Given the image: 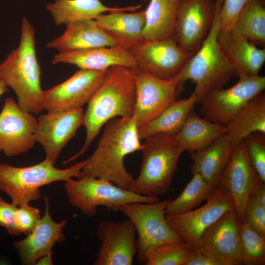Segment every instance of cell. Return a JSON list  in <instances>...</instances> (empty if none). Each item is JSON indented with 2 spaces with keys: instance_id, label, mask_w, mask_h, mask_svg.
<instances>
[{
  "instance_id": "8",
  "label": "cell",
  "mask_w": 265,
  "mask_h": 265,
  "mask_svg": "<svg viewBox=\"0 0 265 265\" xmlns=\"http://www.w3.org/2000/svg\"><path fill=\"white\" fill-rule=\"evenodd\" d=\"M169 200L130 203L119 210L135 227L138 235L137 260L141 264L145 265L151 253L158 246L172 241H185L166 219L165 210Z\"/></svg>"
},
{
  "instance_id": "1",
  "label": "cell",
  "mask_w": 265,
  "mask_h": 265,
  "mask_svg": "<svg viewBox=\"0 0 265 265\" xmlns=\"http://www.w3.org/2000/svg\"><path fill=\"white\" fill-rule=\"evenodd\" d=\"M105 125L97 148L85 160L82 176L104 179L130 190L134 179L126 170L124 159L141 151L143 146L135 118L133 115L117 117Z\"/></svg>"
},
{
  "instance_id": "18",
  "label": "cell",
  "mask_w": 265,
  "mask_h": 265,
  "mask_svg": "<svg viewBox=\"0 0 265 265\" xmlns=\"http://www.w3.org/2000/svg\"><path fill=\"white\" fill-rule=\"evenodd\" d=\"M239 226L237 213L234 208L207 231L195 251L217 259L224 265H243Z\"/></svg>"
},
{
  "instance_id": "26",
  "label": "cell",
  "mask_w": 265,
  "mask_h": 265,
  "mask_svg": "<svg viewBox=\"0 0 265 265\" xmlns=\"http://www.w3.org/2000/svg\"><path fill=\"white\" fill-rule=\"evenodd\" d=\"M141 5L126 7H107L100 0H54L46 8L51 13L55 25H67L84 20H95L106 12L135 11Z\"/></svg>"
},
{
  "instance_id": "38",
  "label": "cell",
  "mask_w": 265,
  "mask_h": 265,
  "mask_svg": "<svg viewBox=\"0 0 265 265\" xmlns=\"http://www.w3.org/2000/svg\"><path fill=\"white\" fill-rule=\"evenodd\" d=\"M249 0H223L220 28L231 29L237 17Z\"/></svg>"
},
{
  "instance_id": "2",
  "label": "cell",
  "mask_w": 265,
  "mask_h": 265,
  "mask_svg": "<svg viewBox=\"0 0 265 265\" xmlns=\"http://www.w3.org/2000/svg\"><path fill=\"white\" fill-rule=\"evenodd\" d=\"M135 98L132 69L120 66L108 68L103 82L91 97L83 113L85 142L80 150L63 163L82 156L107 122L117 117L132 116Z\"/></svg>"
},
{
  "instance_id": "6",
  "label": "cell",
  "mask_w": 265,
  "mask_h": 265,
  "mask_svg": "<svg viewBox=\"0 0 265 265\" xmlns=\"http://www.w3.org/2000/svg\"><path fill=\"white\" fill-rule=\"evenodd\" d=\"M138 176L130 191L158 197L170 188L179 159L184 150L174 136L155 135L144 139Z\"/></svg>"
},
{
  "instance_id": "25",
  "label": "cell",
  "mask_w": 265,
  "mask_h": 265,
  "mask_svg": "<svg viewBox=\"0 0 265 265\" xmlns=\"http://www.w3.org/2000/svg\"><path fill=\"white\" fill-rule=\"evenodd\" d=\"M95 20L118 45L129 49L144 39L142 31L145 24V10L132 13L111 11L100 14Z\"/></svg>"
},
{
  "instance_id": "30",
  "label": "cell",
  "mask_w": 265,
  "mask_h": 265,
  "mask_svg": "<svg viewBox=\"0 0 265 265\" xmlns=\"http://www.w3.org/2000/svg\"><path fill=\"white\" fill-rule=\"evenodd\" d=\"M179 0H150L145 11L142 31L144 39L161 40L173 38Z\"/></svg>"
},
{
  "instance_id": "16",
  "label": "cell",
  "mask_w": 265,
  "mask_h": 265,
  "mask_svg": "<svg viewBox=\"0 0 265 265\" xmlns=\"http://www.w3.org/2000/svg\"><path fill=\"white\" fill-rule=\"evenodd\" d=\"M136 231L130 220L99 223L97 235L101 246L94 265H131L138 251Z\"/></svg>"
},
{
  "instance_id": "31",
  "label": "cell",
  "mask_w": 265,
  "mask_h": 265,
  "mask_svg": "<svg viewBox=\"0 0 265 265\" xmlns=\"http://www.w3.org/2000/svg\"><path fill=\"white\" fill-rule=\"evenodd\" d=\"M231 30L261 48H265V1L249 0Z\"/></svg>"
},
{
  "instance_id": "11",
  "label": "cell",
  "mask_w": 265,
  "mask_h": 265,
  "mask_svg": "<svg viewBox=\"0 0 265 265\" xmlns=\"http://www.w3.org/2000/svg\"><path fill=\"white\" fill-rule=\"evenodd\" d=\"M234 208V203L229 191L217 186L207 199L206 203L200 208L166 217L174 231L195 251L207 231Z\"/></svg>"
},
{
  "instance_id": "20",
  "label": "cell",
  "mask_w": 265,
  "mask_h": 265,
  "mask_svg": "<svg viewBox=\"0 0 265 265\" xmlns=\"http://www.w3.org/2000/svg\"><path fill=\"white\" fill-rule=\"evenodd\" d=\"M44 201L45 212L41 219L25 238L13 243L24 265H34L40 257L52 252L56 243H61L65 239L63 228L67 220L54 221L50 212L49 197L44 196Z\"/></svg>"
},
{
  "instance_id": "39",
  "label": "cell",
  "mask_w": 265,
  "mask_h": 265,
  "mask_svg": "<svg viewBox=\"0 0 265 265\" xmlns=\"http://www.w3.org/2000/svg\"><path fill=\"white\" fill-rule=\"evenodd\" d=\"M17 206L9 203L0 196V226L12 236H19L15 224V213Z\"/></svg>"
},
{
  "instance_id": "24",
  "label": "cell",
  "mask_w": 265,
  "mask_h": 265,
  "mask_svg": "<svg viewBox=\"0 0 265 265\" xmlns=\"http://www.w3.org/2000/svg\"><path fill=\"white\" fill-rule=\"evenodd\" d=\"M235 146L224 132L205 148L192 153V173L200 175L216 188Z\"/></svg>"
},
{
  "instance_id": "7",
  "label": "cell",
  "mask_w": 265,
  "mask_h": 265,
  "mask_svg": "<svg viewBox=\"0 0 265 265\" xmlns=\"http://www.w3.org/2000/svg\"><path fill=\"white\" fill-rule=\"evenodd\" d=\"M64 189L70 204L90 218L96 214L100 206L119 211L122 206L130 203L159 201L158 197L136 194L108 181L85 176L65 182Z\"/></svg>"
},
{
  "instance_id": "41",
  "label": "cell",
  "mask_w": 265,
  "mask_h": 265,
  "mask_svg": "<svg viewBox=\"0 0 265 265\" xmlns=\"http://www.w3.org/2000/svg\"><path fill=\"white\" fill-rule=\"evenodd\" d=\"M250 195L265 208V184L259 176L254 181Z\"/></svg>"
},
{
  "instance_id": "15",
  "label": "cell",
  "mask_w": 265,
  "mask_h": 265,
  "mask_svg": "<svg viewBox=\"0 0 265 265\" xmlns=\"http://www.w3.org/2000/svg\"><path fill=\"white\" fill-rule=\"evenodd\" d=\"M37 123L33 114L21 109L13 98H6L0 112V152L10 158L31 149Z\"/></svg>"
},
{
  "instance_id": "28",
  "label": "cell",
  "mask_w": 265,
  "mask_h": 265,
  "mask_svg": "<svg viewBox=\"0 0 265 265\" xmlns=\"http://www.w3.org/2000/svg\"><path fill=\"white\" fill-rule=\"evenodd\" d=\"M196 103L197 98L193 93L186 99L175 101L155 118L138 128L140 139L159 135L174 136Z\"/></svg>"
},
{
  "instance_id": "14",
  "label": "cell",
  "mask_w": 265,
  "mask_h": 265,
  "mask_svg": "<svg viewBox=\"0 0 265 265\" xmlns=\"http://www.w3.org/2000/svg\"><path fill=\"white\" fill-rule=\"evenodd\" d=\"M215 12L213 0H179L173 36L178 45L194 53L208 34Z\"/></svg>"
},
{
  "instance_id": "27",
  "label": "cell",
  "mask_w": 265,
  "mask_h": 265,
  "mask_svg": "<svg viewBox=\"0 0 265 265\" xmlns=\"http://www.w3.org/2000/svg\"><path fill=\"white\" fill-rule=\"evenodd\" d=\"M226 130V126L202 118L192 110L174 137L184 151L193 153L208 146Z\"/></svg>"
},
{
  "instance_id": "9",
  "label": "cell",
  "mask_w": 265,
  "mask_h": 265,
  "mask_svg": "<svg viewBox=\"0 0 265 265\" xmlns=\"http://www.w3.org/2000/svg\"><path fill=\"white\" fill-rule=\"evenodd\" d=\"M136 98L133 115L139 128L157 117L177 100L184 84L182 71L168 80L138 68L132 69Z\"/></svg>"
},
{
  "instance_id": "35",
  "label": "cell",
  "mask_w": 265,
  "mask_h": 265,
  "mask_svg": "<svg viewBox=\"0 0 265 265\" xmlns=\"http://www.w3.org/2000/svg\"><path fill=\"white\" fill-rule=\"evenodd\" d=\"M244 140L249 159L260 179L265 183V133L254 132Z\"/></svg>"
},
{
  "instance_id": "42",
  "label": "cell",
  "mask_w": 265,
  "mask_h": 265,
  "mask_svg": "<svg viewBox=\"0 0 265 265\" xmlns=\"http://www.w3.org/2000/svg\"><path fill=\"white\" fill-rule=\"evenodd\" d=\"M53 254V252H51L41 256L36 261L34 265H53V259H52Z\"/></svg>"
},
{
  "instance_id": "37",
  "label": "cell",
  "mask_w": 265,
  "mask_h": 265,
  "mask_svg": "<svg viewBox=\"0 0 265 265\" xmlns=\"http://www.w3.org/2000/svg\"><path fill=\"white\" fill-rule=\"evenodd\" d=\"M40 211L29 204L17 206L15 213V224L20 235L27 234L41 219Z\"/></svg>"
},
{
  "instance_id": "13",
  "label": "cell",
  "mask_w": 265,
  "mask_h": 265,
  "mask_svg": "<svg viewBox=\"0 0 265 265\" xmlns=\"http://www.w3.org/2000/svg\"><path fill=\"white\" fill-rule=\"evenodd\" d=\"M129 50L136 61V68L165 80L178 74L194 54L180 47L173 38L144 39Z\"/></svg>"
},
{
  "instance_id": "40",
  "label": "cell",
  "mask_w": 265,
  "mask_h": 265,
  "mask_svg": "<svg viewBox=\"0 0 265 265\" xmlns=\"http://www.w3.org/2000/svg\"><path fill=\"white\" fill-rule=\"evenodd\" d=\"M186 265H224L220 261L210 257L198 251H194L193 254L186 264Z\"/></svg>"
},
{
  "instance_id": "23",
  "label": "cell",
  "mask_w": 265,
  "mask_h": 265,
  "mask_svg": "<svg viewBox=\"0 0 265 265\" xmlns=\"http://www.w3.org/2000/svg\"><path fill=\"white\" fill-rule=\"evenodd\" d=\"M66 26L62 35L47 43L48 48L62 52L118 46L95 20L78 21Z\"/></svg>"
},
{
  "instance_id": "12",
  "label": "cell",
  "mask_w": 265,
  "mask_h": 265,
  "mask_svg": "<svg viewBox=\"0 0 265 265\" xmlns=\"http://www.w3.org/2000/svg\"><path fill=\"white\" fill-rule=\"evenodd\" d=\"M107 71L80 69L64 81L43 90V109L55 112L82 108L102 84Z\"/></svg>"
},
{
  "instance_id": "29",
  "label": "cell",
  "mask_w": 265,
  "mask_h": 265,
  "mask_svg": "<svg viewBox=\"0 0 265 265\" xmlns=\"http://www.w3.org/2000/svg\"><path fill=\"white\" fill-rule=\"evenodd\" d=\"M225 132L235 146L254 132L265 133V94L252 99L226 126Z\"/></svg>"
},
{
  "instance_id": "43",
  "label": "cell",
  "mask_w": 265,
  "mask_h": 265,
  "mask_svg": "<svg viewBox=\"0 0 265 265\" xmlns=\"http://www.w3.org/2000/svg\"><path fill=\"white\" fill-rule=\"evenodd\" d=\"M9 91V88L0 78V97Z\"/></svg>"
},
{
  "instance_id": "22",
  "label": "cell",
  "mask_w": 265,
  "mask_h": 265,
  "mask_svg": "<svg viewBox=\"0 0 265 265\" xmlns=\"http://www.w3.org/2000/svg\"><path fill=\"white\" fill-rule=\"evenodd\" d=\"M217 40L223 53L238 78L259 75L265 62V48H259L231 29L221 28Z\"/></svg>"
},
{
  "instance_id": "32",
  "label": "cell",
  "mask_w": 265,
  "mask_h": 265,
  "mask_svg": "<svg viewBox=\"0 0 265 265\" xmlns=\"http://www.w3.org/2000/svg\"><path fill=\"white\" fill-rule=\"evenodd\" d=\"M192 174V179L178 197L173 200L170 199L167 203L166 216L183 214L195 209L204 200H207L215 188L200 175Z\"/></svg>"
},
{
  "instance_id": "36",
  "label": "cell",
  "mask_w": 265,
  "mask_h": 265,
  "mask_svg": "<svg viewBox=\"0 0 265 265\" xmlns=\"http://www.w3.org/2000/svg\"><path fill=\"white\" fill-rule=\"evenodd\" d=\"M242 222L248 224L265 237V208L251 195L244 208Z\"/></svg>"
},
{
  "instance_id": "33",
  "label": "cell",
  "mask_w": 265,
  "mask_h": 265,
  "mask_svg": "<svg viewBox=\"0 0 265 265\" xmlns=\"http://www.w3.org/2000/svg\"><path fill=\"white\" fill-rule=\"evenodd\" d=\"M239 236L243 265L265 264V237L248 224L241 222Z\"/></svg>"
},
{
  "instance_id": "17",
  "label": "cell",
  "mask_w": 265,
  "mask_h": 265,
  "mask_svg": "<svg viewBox=\"0 0 265 265\" xmlns=\"http://www.w3.org/2000/svg\"><path fill=\"white\" fill-rule=\"evenodd\" d=\"M82 108L47 112L37 118L34 136L36 142L43 148L46 159L55 164L62 150L83 125Z\"/></svg>"
},
{
  "instance_id": "4",
  "label": "cell",
  "mask_w": 265,
  "mask_h": 265,
  "mask_svg": "<svg viewBox=\"0 0 265 265\" xmlns=\"http://www.w3.org/2000/svg\"><path fill=\"white\" fill-rule=\"evenodd\" d=\"M214 2L215 12L211 28L199 49L182 69L183 82L190 80L195 84L192 93L196 97L197 103L210 93L223 88L234 76L233 68L217 40L223 0H215Z\"/></svg>"
},
{
  "instance_id": "3",
  "label": "cell",
  "mask_w": 265,
  "mask_h": 265,
  "mask_svg": "<svg viewBox=\"0 0 265 265\" xmlns=\"http://www.w3.org/2000/svg\"><path fill=\"white\" fill-rule=\"evenodd\" d=\"M41 75L36 54L35 29L24 18L19 45L0 63V78L15 93L19 107L34 114L44 110Z\"/></svg>"
},
{
  "instance_id": "34",
  "label": "cell",
  "mask_w": 265,
  "mask_h": 265,
  "mask_svg": "<svg viewBox=\"0 0 265 265\" xmlns=\"http://www.w3.org/2000/svg\"><path fill=\"white\" fill-rule=\"evenodd\" d=\"M194 250L185 241H172L156 247L150 254L146 265H186Z\"/></svg>"
},
{
  "instance_id": "19",
  "label": "cell",
  "mask_w": 265,
  "mask_h": 265,
  "mask_svg": "<svg viewBox=\"0 0 265 265\" xmlns=\"http://www.w3.org/2000/svg\"><path fill=\"white\" fill-rule=\"evenodd\" d=\"M257 176L243 140L234 147L218 185L231 195L239 223L242 222L244 208Z\"/></svg>"
},
{
  "instance_id": "21",
  "label": "cell",
  "mask_w": 265,
  "mask_h": 265,
  "mask_svg": "<svg viewBox=\"0 0 265 265\" xmlns=\"http://www.w3.org/2000/svg\"><path fill=\"white\" fill-rule=\"evenodd\" d=\"M52 62L53 64H70L80 69L90 70H106L116 66L130 69L137 67L131 52L120 45L58 52Z\"/></svg>"
},
{
  "instance_id": "5",
  "label": "cell",
  "mask_w": 265,
  "mask_h": 265,
  "mask_svg": "<svg viewBox=\"0 0 265 265\" xmlns=\"http://www.w3.org/2000/svg\"><path fill=\"white\" fill-rule=\"evenodd\" d=\"M85 160L65 169H58L47 159L35 165L16 167L0 163V190L11 199L16 206L38 201L42 194L40 188L57 181H68L82 176Z\"/></svg>"
},
{
  "instance_id": "10",
  "label": "cell",
  "mask_w": 265,
  "mask_h": 265,
  "mask_svg": "<svg viewBox=\"0 0 265 265\" xmlns=\"http://www.w3.org/2000/svg\"><path fill=\"white\" fill-rule=\"evenodd\" d=\"M227 89L210 93L199 103L200 112L207 120L226 126L255 96L265 88V77L257 75L238 78Z\"/></svg>"
}]
</instances>
